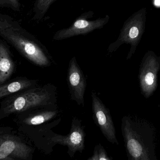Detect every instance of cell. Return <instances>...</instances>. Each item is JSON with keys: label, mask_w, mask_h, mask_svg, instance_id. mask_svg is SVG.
<instances>
[{"label": "cell", "mask_w": 160, "mask_h": 160, "mask_svg": "<svg viewBox=\"0 0 160 160\" xmlns=\"http://www.w3.org/2000/svg\"><path fill=\"white\" fill-rule=\"evenodd\" d=\"M57 110L46 109L37 112L27 116L22 123L29 126H37L50 121L58 115Z\"/></svg>", "instance_id": "obj_13"}, {"label": "cell", "mask_w": 160, "mask_h": 160, "mask_svg": "<svg viewBox=\"0 0 160 160\" xmlns=\"http://www.w3.org/2000/svg\"><path fill=\"white\" fill-rule=\"evenodd\" d=\"M12 27V25L6 21L0 20V30L7 29Z\"/></svg>", "instance_id": "obj_17"}, {"label": "cell", "mask_w": 160, "mask_h": 160, "mask_svg": "<svg viewBox=\"0 0 160 160\" xmlns=\"http://www.w3.org/2000/svg\"><path fill=\"white\" fill-rule=\"evenodd\" d=\"M92 110L94 122L109 142L118 145L115 128L109 109L94 90L91 93Z\"/></svg>", "instance_id": "obj_8"}, {"label": "cell", "mask_w": 160, "mask_h": 160, "mask_svg": "<svg viewBox=\"0 0 160 160\" xmlns=\"http://www.w3.org/2000/svg\"><path fill=\"white\" fill-rule=\"evenodd\" d=\"M56 88L52 85L34 86L7 96L1 102L0 120L13 114L54 104Z\"/></svg>", "instance_id": "obj_2"}, {"label": "cell", "mask_w": 160, "mask_h": 160, "mask_svg": "<svg viewBox=\"0 0 160 160\" xmlns=\"http://www.w3.org/2000/svg\"><path fill=\"white\" fill-rule=\"evenodd\" d=\"M84 128L80 119L77 117H73L69 133L67 135L55 134L51 138V142L55 144L67 147L68 153L73 158L77 151L82 153L84 150L86 136Z\"/></svg>", "instance_id": "obj_9"}, {"label": "cell", "mask_w": 160, "mask_h": 160, "mask_svg": "<svg viewBox=\"0 0 160 160\" xmlns=\"http://www.w3.org/2000/svg\"><path fill=\"white\" fill-rule=\"evenodd\" d=\"M15 70V64L6 47L0 43V85L10 78Z\"/></svg>", "instance_id": "obj_11"}, {"label": "cell", "mask_w": 160, "mask_h": 160, "mask_svg": "<svg viewBox=\"0 0 160 160\" xmlns=\"http://www.w3.org/2000/svg\"><path fill=\"white\" fill-rule=\"evenodd\" d=\"M160 70V56L154 52H148L141 62L138 76L141 93L146 98L151 96L158 88Z\"/></svg>", "instance_id": "obj_5"}, {"label": "cell", "mask_w": 160, "mask_h": 160, "mask_svg": "<svg viewBox=\"0 0 160 160\" xmlns=\"http://www.w3.org/2000/svg\"><path fill=\"white\" fill-rule=\"evenodd\" d=\"M93 14L92 11L83 13L69 27L57 31L53 36V39L63 40L76 36L87 34L102 28L110 20L108 15L94 20H89L88 19L92 18Z\"/></svg>", "instance_id": "obj_6"}, {"label": "cell", "mask_w": 160, "mask_h": 160, "mask_svg": "<svg viewBox=\"0 0 160 160\" xmlns=\"http://www.w3.org/2000/svg\"><path fill=\"white\" fill-rule=\"evenodd\" d=\"M67 82L71 100L79 106H84L86 79L75 56L69 62Z\"/></svg>", "instance_id": "obj_10"}, {"label": "cell", "mask_w": 160, "mask_h": 160, "mask_svg": "<svg viewBox=\"0 0 160 160\" xmlns=\"http://www.w3.org/2000/svg\"><path fill=\"white\" fill-rule=\"evenodd\" d=\"M0 5L18 10L20 5L19 0H0Z\"/></svg>", "instance_id": "obj_16"}, {"label": "cell", "mask_w": 160, "mask_h": 160, "mask_svg": "<svg viewBox=\"0 0 160 160\" xmlns=\"http://www.w3.org/2000/svg\"><path fill=\"white\" fill-rule=\"evenodd\" d=\"M33 149L22 139L0 130V160H28Z\"/></svg>", "instance_id": "obj_7"}, {"label": "cell", "mask_w": 160, "mask_h": 160, "mask_svg": "<svg viewBox=\"0 0 160 160\" xmlns=\"http://www.w3.org/2000/svg\"><path fill=\"white\" fill-rule=\"evenodd\" d=\"M121 131L128 159L157 160V130L143 118L126 116L122 118Z\"/></svg>", "instance_id": "obj_1"}, {"label": "cell", "mask_w": 160, "mask_h": 160, "mask_svg": "<svg viewBox=\"0 0 160 160\" xmlns=\"http://www.w3.org/2000/svg\"><path fill=\"white\" fill-rule=\"evenodd\" d=\"M146 13V9L142 8L126 20L117 40L109 45V52L115 51L122 44L126 43L131 45L127 60L132 57L144 32Z\"/></svg>", "instance_id": "obj_4"}, {"label": "cell", "mask_w": 160, "mask_h": 160, "mask_svg": "<svg viewBox=\"0 0 160 160\" xmlns=\"http://www.w3.org/2000/svg\"><path fill=\"white\" fill-rule=\"evenodd\" d=\"M37 81L26 79H20L5 84L0 85V99L20 91L36 86Z\"/></svg>", "instance_id": "obj_12"}, {"label": "cell", "mask_w": 160, "mask_h": 160, "mask_svg": "<svg viewBox=\"0 0 160 160\" xmlns=\"http://www.w3.org/2000/svg\"><path fill=\"white\" fill-rule=\"evenodd\" d=\"M155 4L157 6H160V0H155Z\"/></svg>", "instance_id": "obj_18"}, {"label": "cell", "mask_w": 160, "mask_h": 160, "mask_svg": "<svg viewBox=\"0 0 160 160\" xmlns=\"http://www.w3.org/2000/svg\"><path fill=\"white\" fill-rule=\"evenodd\" d=\"M1 35L8 40L24 57L37 65L50 66L52 57L46 47L36 40L19 34L13 27L0 30Z\"/></svg>", "instance_id": "obj_3"}, {"label": "cell", "mask_w": 160, "mask_h": 160, "mask_svg": "<svg viewBox=\"0 0 160 160\" xmlns=\"http://www.w3.org/2000/svg\"><path fill=\"white\" fill-rule=\"evenodd\" d=\"M88 160H112V158L108 156L103 147L99 143L95 146L93 155Z\"/></svg>", "instance_id": "obj_15"}, {"label": "cell", "mask_w": 160, "mask_h": 160, "mask_svg": "<svg viewBox=\"0 0 160 160\" xmlns=\"http://www.w3.org/2000/svg\"><path fill=\"white\" fill-rule=\"evenodd\" d=\"M58 0H37L35 7V18L41 19L53 3Z\"/></svg>", "instance_id": "obj_14"}]
</instances>
